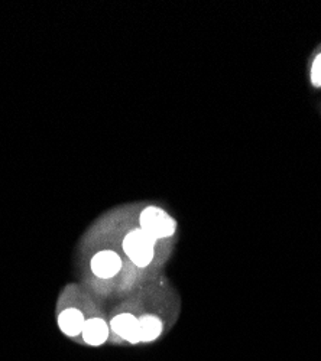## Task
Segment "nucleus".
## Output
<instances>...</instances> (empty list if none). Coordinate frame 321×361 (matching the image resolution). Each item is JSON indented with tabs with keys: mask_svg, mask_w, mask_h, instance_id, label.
Returning <instances> with one entry per match:
<instances>
[{
	"mask_svg": "<svg viewBox=\"0 0 321 361\" xmlns=\"http://www.w3.org/2000/svg\"><path fill=\"white\" fill-rule=\"evenodd\" d=\"M157 243L152 235L136 227L129 230L122 238V250L129 262L138 269H147L152 264L157 253Z\"/></svg>",
	"mask_w": 321,
	"mask_h": 361,
	"instance_id": "1",
	"label": "nucleus"
},
{
	"mask_svg": "<svg viewBox=\"0 0 321 361\" xmlns=\"http://www.w3.org/2000/svg\"><path fill=\"white\" fill-rule=\"evenodd\" d=\"M138 227L147 231L155 240H166L171 238L177 231V221L172 216H169L164 208L157 205H148L138 216Z\"/></svg>",
	"mask_w": 321,
	"mask_h": 361,
	"instance_id": "2",
	"label": "nucleus"
},
{
	"mask_svg": "<svg viewBox=\"0 0 321 361\" xmlns=\"http://www.w3.org/2000/svg\"><path fill=\"white\" fill-rule=\"evenodd\" d=\"M122 267H123V260L121 255L110 249L97 252L90 260V269L93 275L103 281L113 279L118 276L121 274Z\"/></svg>",
	"mask_w": 321,
	"mask_h": 361,
	"instance_id": "3",
	"label": "nucleus"
},
{
	"mask_svg": "<svg viewBox=\"0 0 321 361\" xmlns=\"http://www.w3.org/2000/svg\"><path fill=\"white\" fill-rule=\"evenodd\" d=\"M110 329L122 340L138 344L139 340V319L132 312H122L110 321Z\"/></svg>",
	"mask_w": 321,
	"mask_h": 361,
	"instance_id": "4",
	"label": "nucleus"
},
{
	"mask_svg": "<svg viewBox=\"0 0 321 361\" xmlns=\"http://www.w3.org/2000/svg\"><path fill=\"white\" fill-rule=\"evenodd\" d=\"M110 333V326L109 324L99 317L85 319L84 328H83V340L89 344V345H102L107 341Z\"/></svg>",
	"mask_w": 321,
	"mask_h": 361,
	"instance_id": "5",
	"label": "nucleus"
},
{
	"mask_svg": "<svg viewBox=\"0 0 321 361\" xmlns=\"http://www.w3.org/2000/svg\"><path fill=\"white\" fill-rule=\"evenodd\" d=\"M85 318L77 308H67L58 315V326L68 337H77L83 333Z\"/></svg>",
	"mask_w": 321,
	"mask_h": 361,
	"instance_id": "6",
	"label": "nucleus"
},
{
	"mask_svg": "<svg viewBox=\"0 0 321 361\" xmlns=\"http://www.w3.org/2000/svg\"><path fill=\"white\" fill-rule=\"evenodd\" d=\"M138 319L140 343H152L161 337L164 331V322L158 315L143 314Z\"/></svg>",
	"mask_w": 321,
	"mask_h": 361,
	"instance_id": "7",
	"label": "nucleus"
},
{
	"mask_svg": "<svg viewBox=\"0 0 321 361\" xmlns=\"http://www.w3.org/2000/svg\"><path fill=\"white\" fill-rule=\"evenodd\" d=\"M308 80L311 87L321 88V48L317 49L310 58Z\"/></svg>",
	"mask_w": 321,
	"mask_h": 361,
	"instance_id": "8",
	"label": "nucleus"
}]
</instances>
